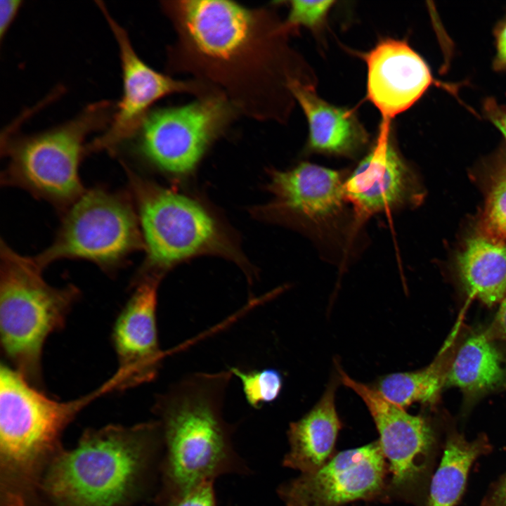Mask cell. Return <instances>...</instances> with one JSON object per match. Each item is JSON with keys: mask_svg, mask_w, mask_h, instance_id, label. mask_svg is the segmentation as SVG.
I'll use <instances>...</instances> for the list:
<instances>
[{"mask_svg": "<svg viewBox=\"0 0 506 506\" xmlns=\"http://www.w3.org/2000/svg\"><path fill=\"white\" fill-rule=\"evenodd\" d=\"M467 292L488 306L506 293V242L480 234L469 239L457 258Z\"/></svg>", "mask_w": 506, "mask_h": 506, "instance_id": "obj_19", "label": "cell"}, {"mask_svg": "<svg viewBox=\"0 0 506 506\" xmlns=\"http://www.w3.org/2000/svg\"><path fill=\"white\" fill-rule=\"evenodd\" d=\"M386 476L377 441L339 452L318 469L282 484L277 492L285 506H343L383 495Z\"/></svg>", "mask_w": 506, "mask_h": 506, "instance_id": "obj_11", "label": "cell"}, {"mask_svg": "<svg viewBox=\"0 0 506 506\" xmlns=\"http://www.w3.org/2000/svg\"><path fill=\"white\" fill-rule=\"evenodd\" d=\"M43 506H44V505H43Z\"/></svg>", "mask_w": 506, "mask_h": 506, "instance_id": "obj_32", "label": "cell"}, {"mask_svg": "<svg viewBox=\"0 0 506 506\" xmlns=\"http://www.w3.org/2000/svg\"><path fill=\"white\" fill-rule=\"evenodd\" d=\"M496 124L506 137V117L502 121H497Z\"/></svg>", "mask_w": 506, "mask_h": 506, "instance_id": "obj_31", "label": "cell"}, {"mask_svg": "<svg viewBox=\"0 0 506 506\" xmlns=\"http://www.w3.org/2000/svg\"><path fill=\"white\" fill-rule=\"evenodd\" d=\"M175 32L168 69L189 74L222 94L238 114L285 122L294 98L290 86L305 79L288 44L292 30L267 8L221 0L164 1Z\"/></svg>", "mask_w": 506, "mask_h": 506, "instance_id": "obj_1", "label": "cell"}, {"mask_svg": "<svg viewBox=\"0 0 506 506\" xmlns=\"http://www.w3.org/2000/svg\"><path fill=\"white\" fill-rule=\"evenodd\" d=\"M103 384L82 398H48L7 365L0 368V506H37L48 467L64 448L62 436Z\"/></svg>", "mask_w": 506, "mask_h": 506, "instance_id": "obj_4", "label": "cell"}, {"mask_svg": "<svg viewBox=\"0 0 506 506\" xmlns=\"http://www.w3.org/2000/svg\"><path fill=\"white\" fill-rule=\"evenodd\" d=\"M22 4L20 0L0 1V39L3 40L5 34L16 17Z\"/></svg>", "mask_w": 506, "mask_h": 506, "instance_id": "obj_27", "label": "cell"}, {"mask_svg": "<svg viewBox=\"0 0 506 506\" xmlns=\"http://www.w3.org/2000/svg\"><path fill=\"white\" fill-rule=\"evenodd\" d=\"M481 506H506V473L491 485Z\"/></svg>", "mask_w": 506, "mask_h": 506, "instance_id": "obj_28", "label": "cell"}, {"mask_svg": "<svg viewBox=\"0 0 506 506\" xmlns=\"http://www.w3.org/2000/svg\"><path fill=\"white\" fill-rule=\"evenodd\" d=\"M115 104L104 100L86 107L73 119L33 134L1 139L8 160L1 183L20 187L58 209L67 210L84 192L79 164L87 152L89 134L109 126Z\"/></svg>", "mask_w": 506, "mask_h": 506, "instance_id": "obj_6", "label": "cell"}, {"mask_svg": "<svg viewBox=\"0 0 506 506\" xmlns=\"http://www.w3.org/2000/svg\"><path fill=\"white\" fill-rule=\"evenodd\" d=\"M145 248L129 197L97 187L84 190L67 209L50 247L33 259L42 270L53 261L78 259L112 271Z\"/></svg>", "mask_w": 506, "mask_h": 506, "instance_id": "obj_9", "label": "cell"}, {"mask_svg": "<svg viewBox=\"0 0 506 506\" xmlns=\"http://www.w3.org/2000/svg\"><path fill=\"white\" fill-rule=\"evenodd\" d=\"M505 379L501 355L485 332L463 343L446 372L445 382L468 394L478 395L498 387Z\"/></svg>", "mask_w": 506, "mask_h": 506, "instance_id": "obj_20", "label": "cell"}, {"mask_svg": "<svg viewBox=\"0 0 506 506\" xmlns=\"http://www.w3.org/2000/svg\"><path fill=\"white\" fill-rule=\"evenodd\" d=\"M486 333L490 338L495 336L506 342V298L502 302L489 331Z\"/></svg>", "mask_w": 506, "mask_h": 506, "instance_id": "obj_29", "label": "cell"}, {"mask_svg": "<svg viewBox=\"0 0 506 506\" xmlns=\"http://www.w3.org/2000/svg\"><path fill=\"white\" fill-rule=\"evenodd\" d=\"M336 367L340 382L361 398L374 420L392 474L389 486L403 497L414 495L429 478L435 458L437 445L431 425L424 417L391 403L374 387L352 379L337 362Z\"/></svg>", "mask_w": 506, "mask_h": 506, "instance_id": "obj_10", "label": "cell"}, {"mask_svg": "<svg viewBox=\"0 0 506 506\" xmlns=\"http://www.w3.org/2000/svg\"><path fill=\"white\" fill-rule=\"evenodd\" d=\"M163 437L157 420L86 429L63 448L42 479L46 506H134L155 500L160 484Z\"/></svg>", "mask_w": 506, "mask_h": 506, "instance_id": "obj_2", "label": "cell"}, {"mask_svg": "<svg viewBox=\"0 0 506 506\" xmlns=\"http://www.w3.org/2000/svg\"><path fill=\"white\" fill-rule=\"evenodd\" d=\"M344 183L339 171L310 162L287 171L274 170L268 186L273 199L259 213L266 219L303 226H329L344 211Z\"/></svg>", "mask_w": 506, "mask_h": 506, "instance_id": "obj_13", "label": "cell"}, {"mask_svg": "<svg viewBox=\"0 0 506 506\" xmlns=\"http://www.w3.org/2000/svg\"><path fill=\"white\" fill-rule=\"evenodd\" d=\"M445 379L441 360L438 358L420 370L383 376L374 388L387 400L405 409L415 402L435 403Z\"/></svg>", "mask_w": 506, "mask_h": 506, "instance_id": "obj_22", "label": "cell"}, {"mask_svg": "<svg viewBox=\"0 0 506 506\" xmlns=\"http://www.w3.org/2000/svg\"><path fill=\"white\" fill-rule=\"evenodd\" d=\"M481 234L506 240V169L494 181L488 193L481 221Z\"/></svg>", "mask_w": 506, "mask_h": 506, "instance_id": "obj_24", "label": "cell"}, {"mask_svg": "<svg viewBox=\"0 0 506 506\" xmlns=\"http://www.w3.org/2000/svg\"><path fill=\"white\" fill-rule=\"evenodd\" d=\"M340 382L338 373L333 375L315 406L301 418L290 423L287 431L290 450L283 459L285 467L308 474L330 459L342 427L335 406Z\"/></svg>", "mask_w": 506, "mask_h": 506, "instance_id": "obj_18", "label": "cell"}, {"mask_svg": "<svg viewBox=\"0 0 506 506\" xmlns=\"http://www.w3.org/2000/svg\"><path fill=\"white\" fill-rule=\"evenodd\" d=\"M96 3L117 42L122 67V95L107 129L88 144L87 151L105 150L112 154L159 99L175 93H188L198 97L211 90L195 80H176L148 65L134 51L126 30L111 16L104 4L99 1Z\"/></svg>", "mask_w": 506, "mask_h": 506, "instance_id": "obj_12", "label": "cell"}, {"mask_svg": "<svg viewBox=\"0 0 506 506\" xmlns=\"http://www.w3.org/2000/svg\"><path fill=\"white\" fill-rule=\"evenodd\" d=\"M391 120L382 119L376 141L345 179L347 201L359 216L398 209L415 202L414 176L394 146Z\"/></svg>", "mask_w": 506, "mask_h": 506, "instance_id": "obj_15", "label": "cell"}, {"mask_svg": "<svg viewBox=\"0 0 506 506\" xmlns=\"http://www.w3.org/2000/svg\"><path fill=\"white\" fill-rule=\"evenodd\" d=\"M495 67L499 69L506 67V25L501 30L498 39Z\"/></svg>", "mask_w": 506, "mask_h": 506, "instance_id": "obj_30", "label": "cell"}, {"mask_svg": "<svg viewBox=\"0 0 506 506\" xmlns=\"http://www.w3.org/2000/svg\"><path fill=\"white\" fill-rule=\"evenodd\" d=\"M160 280L145 278L119 315L112 332L118 369L110 378L116 391L152 381L163 358L156 320L157 287Z\"/></svg>", "mask_w": 506, "mask_h": 506, "instance_id": "obj_14", "label": "cell"}, {"mask_svg": "<svg viewBox=\"0 0 506 506\" xmlns=\"http://www.w3.org/2000/svg\"><path fill=\"white\" fill-rule=\"evenodd\" d=\"M124 168L146 249L145 261L136 281L160 280L168 268L201 254L223 257L242 267L247 265L221 226L201 204L140 176L126 165Z\"/></svg>", "mask_w": 506, "mask_h": 506, "instance_id": "obj_7", "label": "cell"}, {"mask_svg": "<svg viewBox=\"0 0 506 506\" xmlns=\"http://www.w3.org/2000/svg\"><path fill=\"white\" fill-rule=\"evenodd\" d=\"M156 506H217L214 481L203 482L181 495L155 501Z\"/></svg>", "mask_w": 506, "mask_h": 506, "instance_id": "obj_26", "label": "cell"}, {"mask_svg": "<svg viewBox=\"0 0 506 506\" xmlns=\"http://www.w3.org/2000/svg\"><path fill=\"white\" fill-rule=\"evenodd\" d=\"M362 57L368 70L366 98L391 120L410 108L433 83L425 61L406 41L387 38Z\"/></svg>", "mask_w": 506, "mask_h": 506, "instance_id": "obj_16", "label": "cell"}, {"mask_svg": "<svg viewBox=\"0 0 506 506\" xmlns=\"http://www.w3.org/2000/svg\"><path fill=\"white\" fill-rule=\"evenodd\" d=\"M238 115L214 91L183 105L150 110L112 154L125 148L159 170L188 174Z\"/></svg>", "mask_w": 506, "mask_h": 506, "instance_id": "obj_8", "label": "cell"}, {"mask_svg": "<svg viewBox=\"0 0 506 506\" xmlns=\"http://www.w3.org/2000/svg\"><path fill=\"white\" fill-rule=\"evenodd\" d=\"M228 370L187 376L159 394L153 412L163 437L160 484L154 501L250 469L235 448L234 427L223 415Z\"/></svg>", "mask_w": 506, "mask_h": 506, "instance_id": "obj_3", "label": "cell"}, {"mask_svg": "<svg viewBox=\"0 0 506 506\" xmlns=\"http://www.w3.org/2000/svg\"><path fill=\"white\" fill-rule=\"evenodd\" d=\"M229 370L240 380L245 399L252 408L258 409L275 401L281 392L283 377L275 369L244 371L230 368Z\"/></svg>", "mask_w": 506, "mask_h": 506, "instance_id": "obj_23", "label": "cell"}, {"mask_svg": "<svg viewBox=\"0 0 506 506\" xmlns=\"http://www.w3.org/2000/svg\"><path fill=\"white\" fill-rule=\"evenodd\" d=\"M0 335L2 350L32 386H42L41 356L48 337L60 330L78 300L77 287H56L33 258L0 248Z\"/></svg>", "mask_w": 506, "mask_h": 506, "instance_id": "obj_5", "label": "cell"}, {"mask_svg": "<svg viewBox=\"0 0 506 506\" xmlns=\"http://www.w3.org/2000/svg\"><path fill=\"white\" fill-rule=\"evenodd\" d=\"M491 450L484 435L467 441L458 433L450 434L439 466L429 483L427 506H455L465 491L473 463Z\"/></svg>", "mask_w": 506, "mask_h": 506, "instance_id": "obj_21", "label": "cell"}, {"mask_svg": "<svg viewBox=\"0 0 506 506\" xmlns=\"http://www.w3.org/2000/svg\"><path fill=\"white\" fill-rule=\"evenodd\" d=\"M290 89L308 121L309 150L353 157L368 144V134L353 110L325 101L310 81L294 80Z\"/></svg>", "mask_w": 506, "mask_h": 506, "instance_id": "obj_17", "label": "cell"}, {"mask_svg": "<svg viewBox=\"0 0 506 506\" xmlns=\"http://www.w3.org/2000/svg\"><path fill=\"white\" fill-rule=\"evenodd\" d=\"M335 1H290L288 17L285 21L292 30L297 27L316 30L325 22Z\"/></svg>", "mask_w": 506, "mask_h": 506, "instance_id": "obj_25", "label": "cell"}]
</instances>
